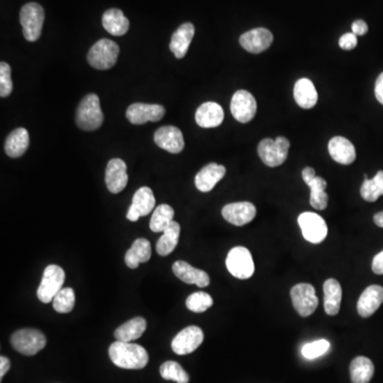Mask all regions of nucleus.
Masks as SVG:
<instances>
[{
  "mask_svg": "<svg viewBox=\"0 0 383 383\" xmlns=\"http://www.w3.org/2000/svg\"><path fill=\"white\" fill-rule=\"evenodd\" d=\"M356 44H358V38H356V34L352 32L343 34L339 41L340 47L344 50H354L356 48Z\"/></svg>",
  "mask_w": 383,
  "mask_h": 383,
  "instance_id": "a19ab883",
  "label": "nucleus"
},
{
  "mask_svg": "<svg viewBox=\"0 0 383 383\" xmlns=\"http://www.w3.org/2000/svg\"><path fill=\"white\" fill-rule=\"evenodd\" d=\"M13 91L11 79V67L7 62L0 63V96L5 99Z\"/></svg>",
  "mask_w": 383,
  "mask_h": 383,
  "instance_id": "ea45409f",
  "label": "nucleus"
},
{
  "mask_svg": "<svg viewBox=\"0 0 383 383\" xmlns=\"http://www.w3.org/2000/svg\"><path fill=\"white\" fill-rule=\"evenodd\" d=\"M185 305L192 312L203 313L213 305V298L208 293H193L187 297Z\"/></svg>",
  "mask_w": 383,
  "mask_h": 383,
  "instance_id": "4c0bfd02",
  "label": "nucleus"
},
{
  "mask_svg": "<svg viewBox=\"0 0 383 383\" xmlns=\"http://www.w3.org/2000/svg\"><path fill=\"white\" fill-rule=\"evenodd\" d=\"M224 110L219 103L208 101L197 109L195 121L201 128L219 127L224 121Z\"/></svg>",
  "mask_w": 383,
  "mask_h": 383,
  "instance_id": "5701e85b",
  "label": "nucleus"
},
{
  "mask_svg": "<svg viewBox=\"0 0 383 383\" xmlns=\"http://www.w3.org/2000/svg\"><path fill=\"white\" fill-rule=\"evenodd\" d=\"M226 175V167L217 163H210L199 171L195 177V185L203 193L212 191L214 187L224 178Z\"/></svg>",
  "mask_w": 383,
  "mask_h": 383,
  "instance_id": "412c9836",
  "label": "nucleus"
},
{
  "mask_svg": "<svg viewBox=\"0 0 383 383\" xmlns=\"http://www.w3.org/2000/svg\"><path fill=\"white\" fill-rule=\"evenodd\" d=\"M160 374L165 380H173L177 383H189V376L180 364L175 361H167L160 368Z\"/></svg>",
  "mask_w": 383,
  "mask_h": 383,
  "instance_id": "c9c22d12",
  "label": "nucleus"
},
{
  "mask_svg": "<svg viewBox=\"0 0 383 383\" xmlns=\"http://www.w3.org/2000/svg\"><path fill=\"white\" fill-rule=\"evenodd\" d=\"M232 115L240 123H250L256 113V101L250 92L240 89L232 96L230 105Z\"/></svg>",
  "mask_w": 383,
  "mask_h": 383,
  "instance_id": "9b49d317",
  "label": "nucleus"
},
{
  "mask_svg": "<svg viewBox=\"0 0 383 383\" xmlns=\"http://www.w3.org/2000/svg\"><path fill=\"white\" fill-rule=\"evenodd\" d=\"M203 342V332L197 326H189L181 330L172 342V349L179 356L192 354Z\"/></svg>",
  "mask_w": 383,
  "mask_h": 383,
  "instance_id": "ddd939ff",
  "label": "nucleus"
},
{
  "mask_svg": "<svg viewBox=\"0 0 383 383\" xmlns=\"http://www.w3.org/2000/svg\"><path fill=\"white\" fill-rule=\"evenodd\" d=\"M103 26L110 34L122 36L129 30V20L120 9H110L103 16Z\"/></svg>",
  "mask_w": 383,
  "mask_h": 383,
  "instance_id": "c85d7f7f",
  "label": "nucleus"
},
{
  "mask_svg": "<svg viewBox=\"0 0 383 383\" xmlns=\"http://www.w3.org/2000/svg\"><path fill=\"white\" fill-rule=\"evenodd\" d=\"M30 144L29 132L25 128H17L8 136L5 152L10 158H20L27 152Z\"/></svg>",
  "mask_w": 383,
  "mask_h": 383,
  "instance_id": "bb28decb",
  "label": "nucleus"
},
{
  "mask_svg": "<svg viewBox=\"0 0 383 383\" xmlns=\"http://www.w3.org/2000/svg\"><path fill=\"white\" fill-rule=\"evenodd\" d=\"M374 222L378 227L383 228V211L375 214Z\"/></svg>",
  "mask_w": 383,
  "mask_h": 383,
  "instance_id": "49530a36",
  "label": "nucleus"
},
{
  "mask_svg": "<svg viewBox=\"0 0 383 383\" xmlns=\"http://www.w3.org/2000/svg\"><path fill=\"white\" fill-rule=\"evenodd\" d=\"M156 205L154 192L147 187L138 189L132 199L131 205L127 212V219L130 222L138 221L142 217H146L154 210Z\"/></svg>",
  "mask_w": 383,
  "mask_h": 383,
  "instance_id": "dca6fc26",
  "label": "nucleus"
},
{
  "mask_svg": "<svg viewBox=\"0 0 383 383\" xmlns=\"http://www.w3.org/2000/svg\"><path fill=\"white\" fill-rule=\"evenodd\" d=\"M195 28L191 22L182 24L173 34L170 50L177 59L185 58L192 40L194 38Z\"/></svg>",
  "mask_w": 383,
  "mask_h": 383,
  "instance_id": "393cba45",
  "label": "nucleus"
},
{
  "mask_svg": "<svg viewBox=\"0 0 383 383\" xmlns=\"http://www.w3.org/2000/svg\"><path fill=\"white\" fill-rule=\"evenodd\" d=\"M303 179L305 185L311 189L310 205H312L315 209L321 210V211L325 210L328 205V199H329L327 193H326L327 182L325 179L317 177L312 167L303 168Z\"/></svg>",
  "mask_w": 383,
  "mask_h": 383,
  "instance_id": "f8f14e48",
  "label": "nucleus"
},
{
  "mask_svg": "<svg viewBox=\"0 0 383 383\" xmlns=\"http://www.w3.org/2000/svg\"><path fill=\"white\" fill-rule=\"evenodd\" d=\"M342 291L341 284L335 279H327L324 283V308L325 312L330 317H334L340 312L341 308Z\"/></svg>",
  "mask_w": 383,
  "mask_h": 383,
  "instance_id": "a878e982",
  "label": "nucleus"
},
{
  "mask_svg": "<svg viewBox=\"0 0 383 383\" xmlns=\"http://www.w3.org/2000/svg\"><path fill=\"white\" fill-rule=\"evenodd\" d=\"M352 28V34H356V36H364V34H368V25H366V22L361 20L354 22Z\"/></svg>",
  "mask_w": 383,
  "mask_h": 383,
  "instance_id": "79ce46f5",
  "label": "nucleus"
},
{
  "mask_svg": "<svg viewBox=\"0 0 383 383\" xmlns=\"http://www.w3.org/2000/svg\"><path fill=\"white\" fill-rule=\"evenodd\" d=\"M65 282L64 270L56 264L47 266L43 274L42 281L38 287V298L43 303H50L55 296L63 289Z\"/></svg>",
  "mask_w": 383,
  "mask_h": 383,
  "instance_id": "0eeeda50",
  "label": "nucleus"
},
{
  "mask_svg": "<svg viewBox=\"0 0 383 383\" xmlns=\"http://www.w3.org/2000/svg\"><path fill=\"white\" fill-rule=\"evenodd\" d=\"M44 20V9L38 3H27L22 8L20 14V25L22 27V34L28 42H36L40 38Z\"/></svg>",
  "mask_w": 383,
  "mask_h": 383,
  "instance_id": "20e7f679",
  "label": "nucleus"
},
{
  "mask_svg": "<svg viewBox=\"0 0 383 383\" xmlns=\"http://www.w3.org/2000/svg\"><path fill=\"white\" fill-rule=\"evenodd\" d=\"M152 258V245L146 238H138L126 252L125 262L128 268H138L140 263H145Z\"/></svg>",
  "mask_w": 383,
  "mask_h": 383,
  "instance_id": "c756f323",
  "label": "nucleus"
},
{
  "mask_svg": "<svg viewBox=\"0 0 383 383\" xmlns=\"http://www.w3.org/2000/svg\"><path fill=\"white\" fill-rule=\"evenodd\" d=\"M154 143L170 154H180L185 150L182 132L175 126H163L154 132Z\"/></svg>",
  "mask_w": 383,
  "mask_h": 383,
  "instance_id": "2eb2a0df",
  "label": "nucleus"
},
{
  "mask_svg": "<svg viewBox=\"0 0 383 383\" xmlns=\"http://www.w3.org/2000/svg\"><path fill=\"white\" fill-rule=\"evenodd\" d=\"M180 230V225L175 221H173L171 225L164 230L163 236L159 238L158 243H157V252L160 256H168L174 252L175 248L178 245Z\"/></svg>",
  "mask_w": 383,
  "mask_h": 383,
  "instance_id": "473e14b6",
  "label": "nucleus"
},
{
  "mask_svg": "<svg viewBox=\"0 0 383 383\" xmlns=\"http://www.w3.org/2000/svg\"><path fill=\"white\" fill-rule=\"evenodd\" d=\"M103 113L101 101L96 94H89L80 101L76 112V124L81 130L94 131L101 127Z\"/></svg>",
  "mask_w": 383,
  "mask_h": 383,
  "instance_id": "f03ea898",
  "label": "nucleus"
},
{
  "mask_svg": "<svg viewBox=\"0 0 383 383\" xmlns=\"http://www.w3.org/2000/svg\"><path fill=\"white\" fill-rule=\"evenodd\" d=\"M298 225L303 238L310 243L319 244L327 238V224L319 214L303 212L299 215Z\"/></svg>",
  "mask_w": 383,
  "mask_h": 383,
  "instance_id": "9d476101",
  "label": "nucleus"
},
{
  "mask_svg": "<svg viewBox=\"0 0 383 383\" xmlns=\"http://www.w3.org/2000/svg\"><path fill=\"white\" fill-rule=\"evenodd\" d=\"M375 95H376L377 101L383 105V73L379 75L378 79L375 85Z\"/></svg>",
  "mask_w": 383,
  "mask_h": 383,
  "instance_id": "c03bdc74",
  "label": "nucleus"
},
{
  "mask_svg": "<svg viewBox=\"0 0 383 383\" xmlns=\"http://www.w3.org/2000/svg\"><path fill=\"white\" fill-rule=\"evenodd\" d=\"M291 298L297 313L301 317H308L315 312L319 307V298L315 287L309 283H298L291 290Z\"/></svg>",
  "mask_w": 383,
  "mask_h": 383,
  "instance_id": "1a4fd4ad",
  "label": "nucleus"
},
{
  "mask_svg": "<svg viewBox=\"0 0 383 383\" xmlns=\"http://www.w3.org/2000/svg\"><path fill=\"white\" fill-rule=\"evenodd\" d=\"M173 272L183 282L205 287L210 284V277L205 270H197L185 261H177L173 266Z\"/></svg>",
  "mask_w": 383,
  "mask_h": 383,
  "instance_id": "b1692460",
  "label": "nucleus"
},
{
  "mask_svg": "<svg viewBox=\"0 0 383 383\" xmlns=\"http://www.w3.org/2000/svg\"><path fill=\"white\" fill-rule=\"evenodd\" d=\"M382 303L383 287L380 285H370L363 291L356 303L359 315L364 319L372 317Z\"/></svg>",
  "mask_w": 383,
  "mask_h": 383,
  "instance_id": "aec40b11",
  "label": "nucleus"
},
{
  "mask_svg": "<svg viewBox=\"0 0 383 383\" xmlns=\"http://www.w3.org/2000/svg\"><path fill=\"white\" fill-rule=\"evenodd\" d=\"M383 195V171H379L373 179H368L366 175V180L361 187V196L368 203H374Z\"/></svg>",
  "mask_w": 383,
  "mask_h": 383,
  "instance_id": "f704fd0d",
  "label": "nucleus"
},
{
  "mask_svg": "<svg viewBox=\"0 0 383 383\" xmlns=\"http://www.w3.org/2000/svg\"><path fill=\"white\" fill-rule=\"evenodd\" d=\"M372 270L375 274L383 275V252H379L373 259Z\"/></svg>",
  "mask_w": 383,
  "mask_h": 383,
  "instance_id": "37998d69",
  "label": "nucleus"
},
{
  "mask_svg": "<svg viewBox=\"0 0 383 383\" xmlns=\"http://www.w3.org/2000/svg\"><path fill=\"white\" fill-rule=\"evenodd\" d=\"M294 99L303 109H312L319 101V94L312 81L308 78L299 79L295 83Z\"/></svg>",
  "mask_w": 383,
  "mask_h": 383,
  "instance_id": "cd10ccee",
  "label": "nucleus"
},
{
  "mask_svg": "<svg viewBox=\"0 0 383 383\" xmlns=\"http://www.w3.org/2000/svg\"><path fill=\"white\" fill-rule=\"evenodd\" d=\"M146 327H147V323L145 319L143 317H134L120 326L114 332V337L117 341L130 343L140 339L143 333L145 332Z\"/></svg>",
  "mask_w": 383,
  "mask_h": 383,
  "instance_id": "7c9ffc66",
  "label": "nucleus"
},
{
  "mask_svg": "<svg viewBox=\"0 0 383 383\" xmlns=\"http://www.w3.org/2000/svg\"><path fill=\"white\" fill-rule=\"evenodd\" d=\"M290 148V140L284 136H278L276 140L264 138L258 146V154L264 164L270 167L282 165L287 161Z\"/></svg>",
  "mask_w": 383,
  "mask_h": 383,
  "instance_id": "39448f33",
  "label": "nucleus"
},
{
  "mask_svg": "<svg viewBox=\"0 0 383 383\" xmlns=\"http://www.w3.org/2000/svg\"><path fill=\"white\" fill-rule=\"evenodd\" d=\"M274 36L266 28H256L242 34L240 44L250 54H261L266 52L272 45Z\"/></svg>",
  "mask_w": 383,
  "mask_h": 383,
  "instance_id": "f3484780",
  "label": "nucleus"
},
{
  "mask_svg": "<svg viewBox=\"0 0 383 383\" xmlns=\"http://www.w3.org/2000/svg\"><path fill=\"white\" fill-rule=\"evenodd\" d=\"M120 46L113 41L101 38L92 46L87 54V62L95 69L107 71L117 62Z\"/></svg>",
  "mask_w": 383,
  "mask_h": 383,
  "instance_id": "7ed1b4c3",
  "label": "nucleus"
},
{
  "mask_svg": "<svg viewBox=\"0 0 383 383\" xmlns=\"http://www.w3.org/2000/svg\"><path fill=\"white\" fill-rule=\"evenodd\" d=\"M46 337L36 329H20L11 337V345L20 354L34 356L46 346Z\"/></svg>",
  "mask_w": 383,
  "mask_h": 383,
  "instance_id": "6e6552de",
  "label": "nucleus"
},
{
  "mask_svg": "<svg viewBox=\"0 0 383 383\" xmlns=\"http://www.w3.org/2000/svg\"><path fill=\"white\" fill-rule=\"evenodd\" d=\"M165 114V108L161 105L132 103L126 112V117L133 125H143L147 122H159Z\"/></svg>",
  "mask_w": 383,
  "mask_h": 383,
  "instance_id": "4468645a",
  "label": "nucleus"
},
{
  "mask_svg": "<svg viewBox=\"0 0 383 383\" xmlns=\"http://www.w3.org/2000/svg\"><path fill=\"white\" fill-rule=\"evenodd\" d=\"M128 183L127 165L121 159H112L106 170V185L113 194L121 193Z\"/></svg>",
  "mask_w": 383,
  "mask_h": 383,
  "instance_id": "6ab92c4d",
  "label": "nucleus"
},
{
  "mask_svg": "<svg viewBox=\"0 0 383 383\" xmlns=\"http://www.w3.org/2000/svg\"><path fill=\"white\" fill-rule=\"evenodd\" d=\"M328 150L331 158L340 164H352L356 158L354 144L343 136L332 138L328 144Z\"/></svg>",
  "mask_w": 383,
  "mask_h": 383,
  "instance_id": "4be33fe9",
  "label": "nucleus"
},
{
  "mask_svg": "<svg viewBox=\"0 0 383 383\" xmlns=\"http://www.w3.org/2000/svg\"><path fill=\"white\" fill-rule=\"evenodd\" d=\"M222 214L228 223L234 226H244L256 217V209L254 203L241 201L226 205L222 210Z\"/></svg>",
  "mask_w": 383,
  "mask_h": 383,
  "instance_id": "a211bd4d",
  "label": "nucleus"
},
{
  "mask_svg": "<svg viewBox=\"0 0 383 383\" xmlns=\"http://www.w3.org/2000/svg\"><path fill=\"white\" fill-rule=\"evenodd\" d=\"M52 305L57 312L66 315L71 312L75 307V292L71 287H64L52 301Z\"/></svg>",
  "mask_w": 383,
  "mask_h": 383,
  "instance_id": "e433bc0d",
  "label": "nucleus"
},
{
  "mask_svg": "<svg viewBox=\"0 0 383 383\" xmlns=\"http://www.w3.org/2000/svg\"><path fill=\"white\" fill-rule=\"evenodd\" d=\"M174 209L171 205H158L150 219V229L154 232H164V230L174 221Z\"/></svg>",
  "mask_w": 383,
  "mask_h": 383,
  "instance_id": "72a5a7b5",
  "label": "nucleus"
},
{
  "mask_svg": "<svg viewBox=\"0 0 383 383\" xmlns=\"http://www.w3.org/2000/svg\"><path fill=\"white\" fill-rule=\"evenodd\" d=\"M109 356L116 366L125 370H142L150 361L145 348L131 342H114L110 346Z\"/></svg>",
  "mask_w": 383,
  "mask_h": 383,
  "instance_id": "f257e3e1",
  "label": "nucleus"
},
{
  "mask_svg": "<svg viewBox=\"0 0 383 383\" xmlns=\"http://www.w3.org/2000/svg\"><path fill=\"white\" fill-rule=\"evenodd\" d=\"M350 378L352 383H370L374 376L373 362L366 356H356L350 363Z\"/></svg>",
  "mask_w": 383,
  "mask_h": 383,
  "instance_id": "2f4dec72",
  "label": "nucleus"
},
{
  "mask_svg": "<svg viewBox=\"0 0 383 383\" xmlns=\"http://www.w3.org/2000/svg\"><path fill=\"white\" fill-rule=\"evenodd\" d=\"M226 266L232 276L246 280L254 273V263L252 252L243 246H236L228 252Z\"/></svg>",
  "mask_w": 383,
  "mask_h": 383,
  "instance_id": "423d86ee",
  "label": "nucleus"
},
{
  "mask_svg": "<svg viewBox=\"0 0 383 383\" xmlns=\"http://www.w3.org/2000/svg\"><path fill=\"white\" fill-rule=\"evenodd\" d=\"M10 363L9 359L6 358V356H1L0 358V379H3V376L7 374L8 370H10Z\"/></svg>",
  "mask_w": 383,
  "mask_h": 383,
  "instance_id": "a18cd8bd",
  "label": "nucleus"
},
{
  "mask_svg": "<svg viewBox=\"0 0 383 383\" xmlns=\"http://www.w3.org/2000/svg\"><path fill=\"white\" fill-rule=\"evenodd\" d=\"M330 349V343L327 340H317L315 342L305 344L301 349V354L308 360L319 358Z\"/></svg>",
  "mask_w": 383,
  "mask_h": 383,
  "instance_id": "58836bf2",
  "label": "nucleus"
}]
</instances>
